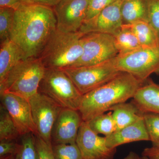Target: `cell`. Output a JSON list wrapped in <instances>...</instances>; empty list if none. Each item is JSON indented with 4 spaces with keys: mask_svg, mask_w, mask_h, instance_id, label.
Instances as JSON below:
<instances>
[{
    "mask_svg": "<svg viewBox=\"0 0 159 159\" xmlns=\"http://www.w3.org/2000/svg\"><path fill=\"white\" fill-rule=\"evenodd\" d=\"M122 0H116L104 8L98 16L84 23L79 31L84 34L91 32L115 34L123 25L121 6Z\"/></svg>",
    "mask_w": 159,
    "mask_h": 159,
    "instance_id": "14",
    "label": "cell"
},
{
    "mask_svg": "<svg viewBox=\"0 0 159 159\" xmlns=\"http://www.w3.org/2000/svg\"><path fill=\"white\" fill-rule=\"evenodd\" d=\"M122 27L133 32L142 47H154L159 45L157 34L148 22L139 21L122 25Z\"/></svg>",
    "mask_w": 159,
    "mask_h": 159,
    "instance_id": "20",
    "label": "cell"
},
{
    "mask_svg": "<svg viewBox=\"0 0 159 159\" xmlns=\"http://www.w3.org/2000/svg\"><path fill=\"white\" fill-rule=\"evenodd\" d=\"M132 101L142 112L159 114V84L151 80L143 84L136 92Z\"/></svg>",
    "mask_w": 159,
    "mask_h": 159,
    "instance_id": "16",
    "label": "cell"
},
{
    "mask_svg": "<svg viewBox=\"0 0 159 159\" xmlns=\"http://www.w3.org/2000/svg\"><path fill=\"white\" fill-rule=\"evenodd\" d=\"M83 121L79 111L63 108L51 131L52 145L76 143L78 131Z\"/></svg>",
    "mask_w": 159,
    "mask_h": 159,
    "instance_id": "13",
    "label": "cell"
},
{
    "mask_svg": "<svg viewBox=\"0 0 159 159\" xmlns=\"http://www.w3.org/2000/svg\"><path fill=\"white\" fill-rule=\"evenodd\" d=\"M81 41L82 56L70 67L98 64L112 59L119 54L112 34L91 32L84 34Z\"/></svg>",
    "mask_w": 159,
    "mask_h": 159,
    "instance_id": "8",
    "label": "cell"
},
{
    "mask_svg": "<svg viewBox=\"0 0 159 159\" xmlns=\"http://www.w3.org/2000/svg\"><path fill=\"white\" fill-rule=\"evenodd\" d=\"M116 0H89L88 6L84 23L93 19L107 6Z\"/></svg>",
    "mask_w": 159,
    "mask_h": 159,
    "instance_id": "28",
    "label": "cell"
},
{
    "mask_svg": "<svg viewBox=\"0 0 159 159\" xmlns=\"http://www.w3.org/2000/svg\"><path fill=\"white\" fill-rule=\"evenodd\" d=\"M83 35L80 31L66 33L57 29L38 58L45 68L62 69L72 66L82 56Z\"/></svg>",
    "mask_w": 159,
    "mask_h": 159,
    "instance_id": "3",
    "label": "cell"
},
{
    "mask_svg": "<svg viewBox=\"0 0 159 159\" xmlns=\"http://www.w3.org/2000/svg\"><path fill=\"white\" fill-rule=\"evenodd\" d=\"M89 0H61L54 7L57 30L66 33L79 31L86 15Z\"/></svg>",
    "mask_w": 159,
    "mask_h": 159,
    "instance_id": "10",
    "label": "cell"
},
{
    "mask_svg": "<svg viewBox=\"0 0 159 159\" xmlns=\"http://www.w3.org/2000/svg\"><path fill=\"white\" fill-rule=\"evenodd\" d=\"M20 144L16 140H2L0 141V157L17 153Z\"/></svg>",
    "mask_w": 159,
    "mask_h": 159,
    "instance_id": "31",
    "label": "cell"
},
{
    "mask_svg": "<svg viewBox=\"0 0 159 159\" xmlns=\"http://www.w3.org/2000/svg\"><path fill=\"white\" fill-rule=\"evenodd\" d=\"M148 22L156 32L159 39V0H149Z\"/></svg>",
    "mask_w": 159,
    "mask_h": 159,
    "instance_id": "29",
    "label": "cell"
},
{
    "mask_svg": "<svg viewBox=\"0 0 159 159\" xmlns=\"http://www.w3.org/2000/svg\"><path fill=\"white\" fill-rule=\"evenodd\" d=\"M35 4L43 5L54 8L61 0H30Z\"/></svg>",
    "mask_w": 159,
    "mask_h": 159,
    "instance_id": "34",
    "label": "cell"
},
{
    "mask_svg": "<svg viewBox=\"0 0 159 159\" xmlns=\"http://www.w3.org/2000/svg\"><path fill=\"white\" fill-rule=\"evenodd\" d=\"M0 159H15V155H10L6 156L0 157Z\"/></svg>",
    "mask_w": 159,
    "mask_h": 159,
    "instance_id": "36",
    "label": "cell"
},
{
    "mask_svg": "<svg viewBox=\"0 0 159 159\" xmlns=\"http://www.w3.org/2000/svg\"><path fill=\"white\" fill-rule=\"evenodd\" d=\"M54 9L31 3L15 10L10 39L23 51L26 59L36 58L57 29Z\"/></svg>",
    "mask_w": 159,
    "mask_h": 159,
    "instance_id": "1",
    "label": "cell"
},
{
    "mask_svg": "<svg viewBox=\"0 0 159 159\" xmlns=\"http://www.w3.org/2000/svg\"><path fill=\"white\" fill-rule=\"evenodd\" d=\"M119 71L128 73L144 82L151 74L159 73V45L141 47L112 59Z\"/></svg>",
    "mask_w": 159,
    "mask_h": 159,
    "instance_id": "6",
    "label": "cell"
},
{
    "mask_svg": "<svg viewBox=\"0 0 159 159\" xmlns=\"http://www.w3.org/2000/svg\"><path fill=\"white\" fill-rule=\"evenodd\" d=\"M45 70L38 57L21 61L0 84V94L9 93L29 99L38 92Z\"/></svg>",
    "mask_w": 159,
    "mask_h": 159,
    "instance_id": "4",
    "label": "cell"
},
{
    "mask_svg": "<svg viewBox=\"0 0 159 159\" xmlns=\"http://www.w3.org/2000/svg\"><path fill=\"white\" fill-rule=\"evenodd\" d=\"M110 111H112L116 130L130 125L143 116V113L132 101L117 104L113 107Z\"/></svg>",
    "mask_w": 159,
    "mask_h": 159,
    "instance_id": "19",
    "label": "cell"
},
{
    "mask_svg": "<svg viewBox=\"0 0 159 159\" xmlns=\"http://www.w3.org/2000/svg\"><path fill=\"white\" fill-rule=\"evenodd\" d=\"M21 137V143L15 159H39L35 134L30 133Z\"/></svg>",
    "mask_w": 159,
    "mask_h": 159,
    "instance_id": "24",
    "label": "cell"
},
{
    "mask_svg": "<svg viewBox=\"0 0 159 159\" xmlns=\"http://www.w3.org/2000/svg\"><path fill=\"white\" fill-rule=\"evenodd\" d=\"M144 83L131 74L122 72L104 85L83 95L78 110L83 120L89 122L115 105L133 98Z\"/></svg>",
    "mask_w": 159,
    "mask_h": 159,
    "instance_id": "2",
    "label": "cell"
},
{
    "mask_svg": "<svg viewBox=\"0 0 159 159\" xmlns=\"http://www.w3.org/2000/svg\"><path fill=\"white\" fill-rule=\"evenodd\" d=\"M87 122L95 133L104 135L105 137L112 134L117 129L112 112L101 114Z\"/></svg>",
    "mask_w": 159,
    "mask_h": 159,
    "instance_id": "22",
    "label": "cell"
},
{
    "mask_svg": "<svg viewBox=\"0 0 159 159\" xmlns=\"http://www.w3.org/2000/svg\"><path fill=\"white\" fill-rule=\"evenodd\" d=\"M143 118L149 141L153 146H159V114L143 113Z\"/></svg>",
    "mask_w": 159,
    "mask_h": 159,
    "instance_id": "27",
    "label": "cell"
},
{
    "mask_svg": "<svg viewBox=\"0 0 159 159\" xmlns=\"http://www.w3.org/2000/svg\"><path fill=\"white\" fill-rule=\"evenodd\" d=\"M20 135L12 118L5 107L0 105V141L16 140Z\"/></svg>",
    "mask_w": 159,
    "mask_h": 159,
    "instance_id": "23",
    "label": "cell"
},
{
    "mask_svg": "<svg viewBox=\"0 0 159 159\" xmlns=\"http://www.w3.org/2000/svg\"><path fill=\"white\" fill-rule=\"evenodd\" d=\"M142 158H143V159H149L148 158L146 157H144V156H142Z\"/></svg>",
    "mask_w": 159,
    "mask_h": 159,
    "instance_id": "37",
    "label": "cell"
},
{
    "mask_svg": "<svg viewBox=\"0 0 159 159\" xmlns=\"http://www.w3.org/2000/svg\"><path fill=\"white\" fill-rule=\"evenodd\" d=\"M15 10L8 7H0V42L10 39L14 23Z\"/></svg>",
    "mask_w": 159,
    "mask_h": 159,
    "instance_id": "25",
    "label": "cell"
},
{
    "mask_svg": "<svg viewBox=\"0 0 159 159\" xmlns=\"http://www.w3.org/2000/svg\"><path fill=\"white\" fill-rule=\"evenodd\" d=\"M105 137L106 144L110 148H116L131 142L149 141L143 116L135 122Z\"/></svg>",
    "mask_w": 159,
    "mask_h": 159,
    "instance_id": "15",
    "label": "cell"
},
{
    "mask_svg": "<svg viewBox=\"0 0 159 159\" xmlns=\"http://www.w3.org/2000/svg\"><path fill=\"white\" fill-rule=\"evenodd\" d=\"M113 35L115 45L119 52L118 54L131 52L142 47L136 35L129 29L121 27Z\"/></svg>",
    "mask_w": 159,
    "mask_h": 159,
    "instance_id": "21",
    "label": "cell"
},
{
    "mask_svg": "<svg viewBox=\"0 0 159 159\" xmlns=\"http://www.w3.org/2000/svg\"><path fill=\"white\" fill-rule=\"evenodd\" d=\"M52 149L55 159H83L76 143L54 144Z\"/></svg>",
    "mask_w": 159,
    "mask_h": 159,
    "instance_id": "26",
    "label": "cell"
},
{
    "mask_svg": "<svg viewBox=\"0 0 159 159\" xmlns=\"http://www.w3.org/2000/svg\"><path fill=\"white\" fill-rule=\"evenodd\" d=\"M26 59L21 49L10 39L1 43L0 48V84L20 61Z\"/></svg>",
    "mask_w": 159,
    "mask_h": 159,
    "instance_id": "17",
    "label": "cell"
},
{
    "mask_svg": "<svg viewBox=\"0 0 159 159\" xmlns=\"http://www.w3.org/2000/svg\"><path fill=\"white\" fill-rule=\"evenodd\" d=\"M76 144L83 159H113L116 153V148L107 147L105 137L95 133L84 121L80 127Z\"/></svg>",
    "mask_w": 159,
    "mask_h": 159,
    "instance_id": "11",
    "label": "cell"
},
{
    "mask_svg": "<svg viewBox=\"0 0 159 159\" xmlns=\"http://www.w3.org/2000/svg\"><path fill=\"white\" fill-rule=\"evenodd\" d=\"M36 148L39 159H54L52 147L49 146L38 134L35 135Z\"/></svg>",
    "mask_w": 159,
    "mask_h": 159,
    "instance_id": "30",
    "label": "cell"
},
{
    "mask_svg": "<svg viewBox=\"0 0 159 159\" xmlns=\"http://www.w3.org/2000/svg\"><path fill=\"white\" fill-rule=\"evenodd\" d=\"M123 159H143L142 157L139 156V155L134 152H130Z\"/></svg>",
    "mask_w": 159,
    "mask_h": 159,
    "instance_id": "35",
    "label": "cell"
},
{
    "mask_svg": "<svg viewBox=\"0 0 159 159\" xmlns=\"http://www.w3.org/2000/svg\"><path fill=\"white\" fill-rule=\"evenodd\" d=\"M31 3L33 2L30 0H0V7H8L16 10Z\"/></svg>",
    "mask_w": 159,
    "mask_h": 159,
    "instance_id": "32",
    "label": "cell"
},
{
    "mask_svg": "<svg viewBox=\"0 0 159 159\" xmlns=\"http://www.w3.org/2000/svg\"><path fill=\"white\" fill-rule=\"evenodd\" d=\"M29 101L37 134L52 147L51 131L63 108L50 97L39 92L31 97Z\"/></svg>",
    "mask_w": 159,
    "mask_h": 159,
    "instance_id": "9",
    "label": "cell"
},
{
    "mask_svg": "<svg viewBox=\"0 0 159 159\" xmlns=\"http://www.w3.org/2000/svg\"><path fill=\"white\" fill-rule=\"evenodd\" d=\"M142 156L149 159H159V146H153L146 148L143 150Z\"/></svg>",
    "mask_w": 159,
    "mask_h": 159,
    "instance_id": "33",
    "label": "cell"
},
{
    "mask_svg": "<svg viewBox=\"0 0 159 159\" xmlns=\"http://www.w3.org/2000/svg\"><path fill=\"white\" fill-rule=\"evenodd\" d=\"M38 92L50 97L62 108L79 110L83 95L62 69L45 68Z\"/></svg>",
    "mask_w": 159,
    "mask_h": 159,
    "instance_id": "5",
    "label": "cell"
},
{
    "mask_svg": "<svg viewBox=\"0 0 159 159\" xmlns=\"http://www.w3.org/2000/svg\"><path fill=\"white\" fill-rule=\"evenodd\" d=\"M62 70L82 95L104 85L122 72L115 66L112 59L94 65Z\"/></svg>",
    "mask_w": 159,
    "mask_h": 159,
    "instance_id": "7",
    "label": "cell"
},
{
    "mask_svg": "<svg viewBox=\"0 0 159 159\" xmlns=\"http://www.w3.org/2000/svg\"><path fill=\"white\" fill-rule=\"evenodd\" d=\"M149 0H122L121 6L123 25L148 22Z\"/></svg>",
    "mask_w": 159,
    "mask_h": 159,
    "instance_id": "18",
    "label": "cell"
},
{
    "mask_svg": "<svg viewBox=\"0 0 159 159\" xmlns=\"http://www.w3.org/2000/svg\"><path fill=\"white\" fill-rule=\"evenodd\" d=\"M0 95L1 104L9 112L20 136L30 133L37 134L29 99L9 93Z\"/></svg>",
    "mask_w": 159,
    "mask_h": 159,
    "instance_id": "12",
    "label": "cell"
}]
</instances>
